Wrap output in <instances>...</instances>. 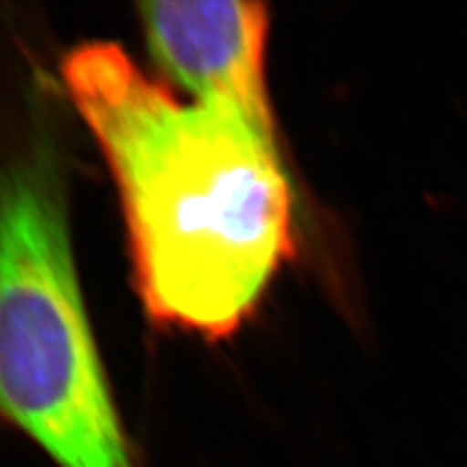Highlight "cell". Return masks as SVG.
Masks as SVG:
<instances>
[{
	"instance_id": "obj_3",
	"label": "cell",
	"mask_w": 467,
	"mask_h": 467,
	"mask_svg": "<svg viewBox=\"0 0 467 467\" xmlns=\"http://www.w3.org/2000/svg\"><path fill=\"white\" fill-rule=\"evenodd\" d=\"M139 10L158 65L195 101L236 111L275 137L265 86V5L144 3Z\"/></svg>"
},
{
	"instance_id": "obj_2",
	"label": "cell",
	"mask_w": 467,
	"mask_h": 467,
	"mask_svg": "<svg viewBox=\"0 0 467 467\" xmlns=\"http://www.w3.org/2000/svg\"><path fill=\"white\" fill-rule=\"evenodd\" d=\"M0 409L58 467H133L46 168L0 178Z\"/></svg>"
},
{
	"instance_id": "obj_1",
	"label": "cell",
	"mask_w": 467,
	"mask_h": 467,
	"mask_svg": "<svg viewBox=\"0 0 467 467\" xmlns=\"http://www.w3.org/2000/svg\"><path fill=\"white\" fill-rule=\"evenodd\" d=\"M63 78L119 189L146 312L226 337L295 252L275 137L228 108L182 104L115 43L70 51Z\"/></svg>"
}]
</instances>
